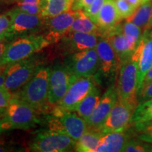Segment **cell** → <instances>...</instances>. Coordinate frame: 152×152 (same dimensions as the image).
I'll return each mask as SVG.
<instances>
[{"mask_svg": "<svg viewBox=\"0 0 152 152\" xmlns=\"http://www.w3.org/2000/svg\"><path fill=\"white\" fill-rule=\"evenodd\" d=\"M51 68L39 65L31 79L23 87L18 98L35 109L48 103L49 81Z\"/></svg>", "mask_w": 152, "mask_h": 152, "instance_id": "obj_1", "label": "cell"}, {"mask_svg": "<svg viewBox=\"0 0 152 152\" xmlns=\"http://www.w3.org/2000/svg\"><path fill=\"white\" fill-rule=\"evenodd\" d=\"M138 61L132 57L123 61L119 69L116 90L120 100L136 109L137 100Z\"/></svg>", "mask_w": 152, "mask_h": 152, "instance_id": "obj_2", "label": "cell"}, {"mask_svg": "<svg viewBox=\"0 0 152 152\" xmlns=\"http://www.w3.org/2000/svg\"><path fill=\"white\" fill-rule=\"evenodd\" d=\"M49 45L45 35H30L18 37L7 45L1 65H9L29 58Z\"/></svg>", "mask_w": 152, "mask_h": 152, "instance_id": "obj_3", "label": "cell"}, {"mask_svg": "<svg viewBox=\"0 0 152 152\" xmlns=\"http://www.w3.org/2000/svg\"><path fill=\"white\" fill-rule=\"evenodd\" d=\"M48 125L50 130L67 134L76 142L88 129L86 121L78 114L58 106L49 118Z\"/></svg>", "mask_w": 152, "mask_h": 152, "instance_id": "obj_4", "label": "cell"}, {"mask_svg": "<svg viewBox=\"0 0 152 152\" xmlns=\"http://www.w3.org/2000/svg\"><path fill=\"white\" fill-rule=\"evenodd\" d=\"M75 144L67 134L49 130L38 133L30 144V149L37 152H65L72 151Z\"/></svg>", "mask_w": 152, "mask_h": 152, "instance_id": "obj_5", "label": "cell"}, {"mask_svg": "<svg viewBox=\"0 0 152 152\" xmlns=\"http://www.w3.org/2000/svg\"><path fill=\"white\" fill-rule=\"evenodd\" d=\"M39 66L37 60L30 57L9 64L4 87L11 92L19 90L31 79Z\"/></svg>", "mask_w": 152, "mask_h": 152, "instance_id": "obj_6", "label": "cell"}, {"mask_svg": "<svg viewBox=\"0 0 152 152\" xmlns=\"http://www.w3.org/2000/svg\"><path fill=\"white\" fill-rule=\"evenodd\" d=\"M35 109L18 97H13L6 107L5 118L10 122L13 129L28 130L39 123Z\"/></svg>", "mask_w": 152, "mask_h": 152, "instance_id": "obj_7", "label": "cell"}, {"mask_svg": "<svg viewBox=\"0 0 152 152\" xmlns=\"http://www.w3.org/2000/svg\"><path fill=\"white\" fill-rule=\"evenodd\" d=\"M65 64L75 79L94 75L99 67L96 49L93 48L73 53Z\"/></svg>", "mask_w": 152, "mask_h": 152, "instance_id": "obj_8", "label": "cell"}, {"mask_svg": "<svg viewBox=\"0 0 152 152\" xmlns=\"http://www.w3.org/2000/svg\"><path fill=\"white\" fill-rule=\"evenodd\" d=\"M12 10V23L7 33L9 39L21 36L35 35L45 26V18L41 15L30 14L19 10L18 8Z\"/></svg>", "mask_w": 152, "mask_h": 152, "instance_id": "obj_9", "label": "cell"}, {"mask_svg": "<svg viewBox=\"0 0 152 152\" xmlns=\"http://www.w3.org/2000/svg\"><path fill=\"white\" fill-rule=\"evenodd\" d=\"M76 80L66 64L54 66L51 68L49 81L48 103L57 104Z\"/></svg>", "mask_w": 152, "mask_h": 152, "instance_id": "obj_10", "label": "cell"}, {"mask_svg": "<svg viewBox=\"0 0 152 152\" xmlns=\"http://www.w3.org/2000/svg\"><path fill=\"white\" fill-rule=\"evenodd\" d=\"M131 57L138 61V95L143 85L146 74L152 66V28L143 32L140 43Z\"/></svg>", "mask_w": 152, "mask_h": 152, "instance_id": "obj_11", "label": "cell"}, {"mask_svg": "<svg viewBox=\"0 0 152 152\" xmlns=\"http://www.w3.org/2000/svg\"><path fill=\"white\" fill-rule=\"evenodd\" d=\"M98 80L94 75L77 79L69 87L64 97L57 103V106L67 111H75L80 102L96 85Z\"/></svg>", "mask_w": 152, "mask_h": 152, "instance_id": "obj_12", "label": "cell"}, {"mask_svg": "<svg viewBox=\"0 0 152 152\" xmlns=\"http://www.w3.org/2000/svg\"><path fill=\"white\" fill-rule=\"evenodd\" d=\"M134 110L135 109L134 108L131 107L118 98L117 102L112 108L109 116L99 131L105 134L115 131L126 130L128 125H131V118Z\"/></svg>", "mask_w": 152, "mask_h": 152, "instance_id": "obj_13", "label": "cell"}, {"mask_svg": "<svg viewBox=\"0 0 152 152\" xmlns=\"http://www.w3.org/2000/svg\"><path fill=\"white\" fill-rule=\"evenodd\" d=\"M76 17V11H65L57 16L45 18L47 32L45 37L49 44L57 42L67 35Z\"/></svg>", "mask_w": 152, "mask_h": 152, "instance_id": "obj_14", "label": "cell"}, {"mask_svg": "<svg viewBox=\"0 0 152 152\" xmlns=\"http://www.w3.org/2000/svg\"><path fill=\"white\" fill-rule=\"evenodd\" d=\"M118 92L115 85L110 87L103 94L99 100L96 107L91 114L86 123L88 130H99L109 116L112 108L117 102Z\"/></svg>", "mask_w": 152, "mask_h": 152, "instance_id": "obj_15", "label": "cell"}, {"mask_svg": "<svg viewBox=\"0 0 152 152\" xmlns=\"http://www.w3.org/2000/svg\"><path fill=\"white\" fill-rule=\"evenodd\" d=\"M99 67V71L106 78L112 79L121 67V61L107 39L101 37L96 47Z\"/></svg>", "mask_w": 152, "mask_h": 152, "instance_id": "obj_16", "label": "cell"}, {"mask_svg": "<svg viewBox=\"0 0 152 152\" xmlns=\"http://www.w3.org/2000/svg\"><path fill=\"white\" fill-rule=\"evenodd\" d=\"M99 37L100 36L96 33L71 32L62 38V45L66 52L73 54L86 49L96 48L100 39Z\"/></svg>", "mask_w": 152, "mask_h": 152, "instance_id": "obj_17", "label": "cell"}, {"mask_svg": "<svg viewBox=\"0 0 152 152\" xmlns=\"http://www.w3.org/2000/svg\"><path fill=\"white\" fill-rule=\"evenodd\" d=\"M102 37L109 42L121 63L130 58L134 52L130 43L123 33L121 25L118 24L111 29L104 32Z\"/></svg>", "mask_w": 152, "mask_h": 152, "instance_id": "obj_18", "label": "cell"}, {"mask_svg": "<svg viewBox=\"0 0 152 152\" xmlns=\"http://www.w3.org/2000/svg\"><path fill=\"white\" fill-rule=\"evenodd\" d=\"M130 139L129 133L125 130L106 133L102 137L96 152L123 151Z\"/></svg>", "mask_w": 152, "mask_h": 152, "instance_id": "obj_19", "label": "cell"}, {"mask_svg": "<svg viewBox=\"0 0 152 152\" xmlns=\"http://www.w3.org/2000/svg\"><path fill=\"white\" fill-rule=\"evenodd\" d=\"M122 18L117 10L114 0H106L101 9L97 18V25L101 30V37L121 22Z\"/></svg>", "mask_w": 152, "mask_h": 152, "instance_id": "obj_20", "label": "cell"}, {"mask_svg": "<svg viewBox=\"0 0 152 152\" xmlns=\"http://www.w3.org/2000/svg\"><path fill=\"white\" fill-rule=\"evenodd\" d=\"M104 135L100 131L88 130L82 135L75 144V151L79 152H95Z\"/></svg>", "mask_w": 152, "mask_h": 152, "instance_id": "obj_21", "label": "cell"}, {"mask_svg": "<svg viewBox=\"0 0 152 152\" xmlns=\"http://www.w3.org/2000/svg\"><path fill=\"white\" fill-rule=\"evenodd\" d=\"M152 18V0L147 2L142 3L134 13L127 19L144 30L151 28V20Z\"/></svg>", "mask_w": 152, "mask_h": 152, "instance_id": "obj_22", "label": "cell"}, {"mask_svg": "<svg viewBox=\"0 0 152 152\" xmlns=\"http://www.w3.org/2000/svg\"><path fill=\"white\" fill-rule=\"evenodd\" d=\"M100 94L99 89L94 86L86 96L80 102L75 111L85 120L88 118L99 102Z\"/></svg>", "mask_w": 152, "mask_h": 152, "instance_id": "obj_23", "label": "cell"}, {"mask_svg": "<svg viewBox=\"0 0 152 152\" xmlns=\"http://www.w3.org/2000/svg\"><path fill=\"white\" fill-rule=\"evenodd\" d=\"M71 32L96 33L101 37V30L98 25L93 22L82 9L76 11V17L68 33Z\"/></svg>", "mask_w": 152, "mask_h": 152, "instance_id": "obj_24", "label": "cell"}, {"mask_svg": "<svg viewBox=\"0 0 152 152\" xmlns=\"http://www.w3.org/2000/svg\"><path fill=\"white\" fill-rule=\"evenodd\" d=\"M75 0H46V6L42 11L44 18H50L71 10Z\"/></svg>", "mask_w": 152, "mask_h": 152, "instance_id": "obj_25", "label": "cell"}, {"mask_svg": "<svg viewBox=\"0 0 152 152\" xmlns=\"http://www.w3.org/2000/svg\"><path fill=\"white\" fill-rule=\"evenodd\" d=\"M152 121V99L138 104L131 118V125Z\"/></svg>", "mask_w": 152, "mask_h": 152, "instance_id": "obj_26", "label": "cell"}, {"mask_svg": "<svg viewBox=\"0 0 152 152\" xmlns=\"http://www.w3.org/2000/svg\"><path fill=\"white\" fill-rule=\"evenodd\" d=\"M122 29L123 33L128 39L131 47L134 52L141 39L143 30L135 24L128 20H126V22L122 25Z\"/></svg>", "mask_w": 152, "mask_h": 152, "instance_id": "obj_27", "label": "cell"}, {"mask_svg": "<svg viewBox=\"0 0 152 152\" xmlns=\"http://www.w3.org/2000/svg\"><path fill=\"white\" fill-rule=\"evenodd\" d=\"M137 134V138L142 141L152 144V121L132 125Z\"/></svg>", "mask_w": 152, "mask_h": 152, "instance_id": "obj_28", "label": "cell"}, {"mask_svg": "<svg viewBox=\"0 0 152 152\" xmlns=\"http://www.w3.org/2000/svg\"><path fill=\"white\" fill-rule=\"evenodd\" d=\"M150 143L148 142L142 141L136 138V140L134 139H130L125 144L124 149L123 151L126 152H145L148 151L149 150Z\"/></svg>", "mask_w": 152, "mask_h": 152, "instance_id": "obj_29", "label": "cell"}, {"mask_svg": "<svg viewBox=\"0 0 152 152\" xmlns=\"http://www.w3.org/2000/svg\"><path fill=\"white\" fill-rule=\"evenodd\" d=\"M106 1V0H94L90 7L84 10L87 16L96 24H97V18L99 11Z\"/></svg>", "mask_w": 152, "mask_h": 152, "instance_id": "obj_30", "label": "cell"}, {"mask_svg": "<svg viewBox=\"0 0 152 152\" xmlns=\"http://www.w3.org/2000/svg\"><path fill=\"white\" fill-rule=\"evenodd\" d=\"M117 10L122 18H128L134 13L135 9L126 0H114Z\"/></svg>", "mask_w": 152, "mask_h": 152, "instance_id": "obj_31", "label": "cell"}, {"mask_svg": "<svg viewBox=\"0 0 152 152\" xmlns=\"http://www.w3.org/2000/svg\"><path fill=\"white\" fill-rule=\"evenodd\" d=\"M12 10L0 15V35L7 34L12 23Z\"/></svg>", "mask_w": 152, "mask_h": 152, "instance_id": "obj_32", "label": "cell"}, {"mask_svg": "<svg viewBox=\"0 0 152 152\" xmlns=\"http://www.w3.org/2000/svg\"><path fill=\"white\" fill-rule=\"evenodd\" d=\"M19 10L28 13L30 14L41 15L42 11L43 10L42 7L39 4H33L24 3L22 1H18V7Z\"/></svg>", "mask_w": 152, "mask_h": 152, "instance_id": "obj_33", "label": "cell"}, {"mask_svg": "<svg viewBox=\"0 0 152 152\" xmlns=\"http://www.w3.org/2000/svg\"><path fill=\"white\" fill-rule=\"evenodd\" d=\"M152 99V82L149 84L144 85L137 95L139 104L146 102Z\"/></svg>", "mask_w": 152, "mask_h": 152, "instance_id": "obj_34", "label": "cell"}, {"mask_svg": "<svg viewBox=\"0 0 152 152\" xmlns=\"http://www.w3.org/2000/svg\"><path fill=\"white\" fill-rule=\"evenodd\" d=\"M14 95L4 87H0V108H6L10 104Z\"/></svg>", "mask_w": 152, "mask_h": 152, "instance_id": "obj_35", "label": "cell"}, {"mask_svg": "<svg viewBox=\"0 0 152 152\" xmlns=\"http://www.w3.org/2000/svg\"><path fill=\"white\" fill-rule=\"evenodd\" d=\"M93 1L94 0H75L71 9L73 11L80 10V9L85 10L90 7Z\"/></svg>", "mask_w": 152, "mask_h": 152, "instance_id": "obj_36", "label": "cell"}, {"mask_svg": "<svg viewBox=\"0 0 152 152\" xmlns=\"http://www.w3.org/2000/svg\"><path fill=\"white\" fill-rule=\"evenodd\" d=\"M9 38L7 37V34L0 35V66L1 64V61L4 56L5 52L7 50V45L9 42Z\"/></svg>", "mask_w": 152, "mask_h": 152, "instance_id": "obj_37", "label": "cell"}, {"mask_svg": "<svg viewBox=\"0 0 152 152\" xmlns=\"http://www.w3.org/2000/svg\"><path fill=\"white\" fill-rule=\"evenodd\" d=\"M11 129H13L11 124L8 120L6 118L5 116L1 118H0V134L4 131L11 130Z\"/></svg>", "mask_w": 152, "mask_h": 152, "instance_id": "obj_38", "label": "cell"}, {"mask_svg": "<svg viewBox=\"0 0 152 152\" xmlns=\"http://www.w3.org/2000/svg\"><path fill=\"white\" fill-rule=\"evenodd\" d=\"M8 65L0 66V87L4 86L6 79V69Z\"/></svg>", "mask_w": 152, "mask_h": 152, "instance_id": "obj_39", "label": "cell"}, {"mask_svg": "<svg viewBox=\"0 0 152 152\" xmlns=\"http://www.w3.org/2000/svg\"><path fill=\"white\" fill-rule=\"evenodd\" d=\"M151 82H152V66L151 68H150V69L149 70V71L147 72V73L146 74L145 77H144V82H143V85H142V87H143L144 85L149 84V83H151Z\"/></svg>", "mask_w": 152, "mask_h": 152, "instance_id": "obj_40", "label": "cell"}, {"mask_svg": "<svg viewBox=\"0 0 152 152\" xmlns=\"http://www.w3.org/2000/svg\"><path fill=\"white\" fill-rule=\"evenodd\" d=\"M129 4L132 5V7L134 9H137L142 4V0H126Z\"/></svg>", "mask_w": 152, "mask_h": 152, "instance_id": "obj_41", "label": "cell"}, {"mask_svg": "<svg viewBox=\"0 0 152 152\" xmlns=\"http://www.w3.org/2000/svg\"><path fill=\"white\" fill-rule=\"evenodd\" d=\"M5 8H6L5 2L4 1H1V0H0V15H1V12H3Z\"/></svg>", "mask_w": 152, "mask_h": 152, "instance_id": "obj_42", "label": "cell"}, {"mask_svg": "<svg viewBox=\"0 0 152 152\" xmlns=\"http://www.w3.org/2000/svg\"><path fill=\"white\" fill-rule=\"evenodd\" d=\"M6 115V108H0V118L4 117Z\"/></svg>", "mask_w": 152, "mask_h": 152, "instance_id": "obj_43", "label": "cell"}, {"mask_svg": "<svg viewBox=\"0 0 152 152\" xmlns=\"http://www.w3.org/2000/svg\"><path fill=\"white\" fill-rule=\"evenodd\" d=\"M9 151V149L8 148L5 147H2V146L0 145V151Z\"/></svg>", "mask_w": 152, "mask_h": 152, "instance_id": "obj_44", "label": "cell"}, {"mask_svg": "<svg viewBox=\"0 0 152 152\" xmlns=\"http://www.w3.org/2000/svg\"><path fill=\"white\" fill-rule=\"evenodd\" d=\"M148 151H151V152H152V144H151V143H150V145H149V150H148Z\"/></svg>", "mask_w": 152, "mask_h": 152, "instance_id": "obj_45", "label": "cell"}, {"mask_svg": "<svg viewBox=\"0 0 152 152\" xmlns=\"http://www.w3.org/2000/svg\"><path fill=\"white\" fill-rule=\"evenodd\" d=\"M151 1V0H142V3H145V2H147V1Z\"/></svg>", "mask_w": 152, "mask_h": 152, "instance_id": "obj_46", "label": "cell"}, {"mask_svg": "<svg viewBox=\"0 0 152 152\" xmlns=\"http://www.w3.org/2000/svg\"><path fill=\"white\" fill-rule=\"evenodd\" d=\"M151 28H152V18H151Z\"/></svg>", "mask_w": 152, "mask_h": 152, "instance_id": "obj_47", "label": "cell"}, {"mask_svg": "<svg viewBox=\"0 0 152 152\" xmlns=\"http://www.w3.org/2000/svg\"><path fill=\"white\" fill-rule=\"evenodd\" d=\"M17 1H20V0H17Z\"/></svg>", "mask_w": 152, "mask_h": 152, "instance_id": "obj_48", "label": "cell"}]
</instances>
